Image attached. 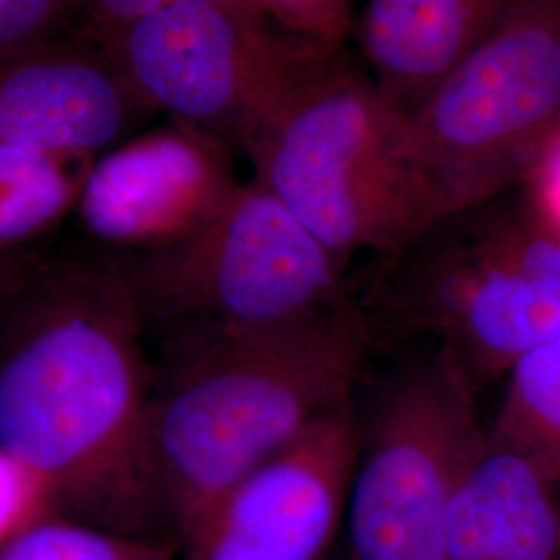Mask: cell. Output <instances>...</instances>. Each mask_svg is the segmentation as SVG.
<instances>
[{
	"label": "cell",
	"instance_id": "cell-1",
	"mask_svg": "<svg viewBox=\"0 0 560 560\" xmlns=\"http://www.w3.org/2000/svg\"><path fill=\"white\" fill-rule=\"evenodd\" d=\"M141 332L117 256L36 261L0 303V453L57 515L162 541L141 469Z\"/></svg>",
	"mask_w": 560,
	"mask_h": 560
},
{
	"label": "cell",
	"instance_id": "cell-2",
	"mask_svg": "<svg viewBox=\"0 0 560 560\" xmlns=\"http://www.w3.org/2000/svg\"><path fill=\"white\" fill-rule=\"evenodd\" d=\"M368 335L342 301L272 328L166 340L141 430L159 529L183 544L231 488L351 402Z\"/></svg>",
	"mask_w": 560,
	"mask_h": 560
},
{
	"label": "cell",
	"instance_id": "cell-3",
	"mask_svg": "<svg viewBox=\"0 0 560 560\" xmlns=\"http://www.w3.org/2000/svg\"><path fill=\"white\" fill-rule=\"evenodd\" d=\"M504 194L381 258L360 310L368 330L434 337L474 386L560 337V231Z\"/></svg>",
	"mask_w": 560,
	"mask_h": 560
},
{
	"label": "cell",
	"instance_id": "cell-4",
	"mask_svg": "<svg viewBox=\"0 0 560 560\" xmlns=\"http://www.w3.org/2000/svg\"><path fill=\"white\" fill-rule=\"evenodd\" d=\"M397 119L347 65L270 120L245 156L254 179L337 258H384L451 214L400 159Z\"/></svg>",
	"mask_w": 560,
	"mask_h": 560
},
{
	"label": "cell",
	"instance_id": "cell-5",
	"mask_svg": "<svg viewBox=\"0 0 560 560\" xmlns=\"http://www.w3.org/2000/svg\"><path fill=\"white\" fill-rule=\"evenodd\" d=\"M108 60L148 110L247 154L261 129L349 62L272 20L264 0H161Z\"/></svg>",
	"mask_w": 560,
	"mask_h": 560
},
{
	"label": "cell",
	"instance_id": "cell-6",
	"mask_svg": "<svg viewBox=\"0 0 560 560\" xmlns=\"http://www.w3.org/2000/svg\"><path fill=\"white\" fill-rule=\"evenodd\" d=\"M117 258L164 340L272 328L345 301L347 261L256 179L185 240Z\"/></svg>",
	"mask_w": 560,
	"mask_h": 560
},
{
	"label": "cell",
	"instance_id": "cell-7",
	"mask_svg": "<svg viewBox=\"0 0 560 560\" xmlns=\"http://www.w3.org/2000/svg\"><path fill=\"white\" fill-rule=\"evenodd\" d=\"M559 129L560 4L509 2L420 113L397 119V150L455 212L525 183Z\"/></svg>",
	"mask_w": 560,
	"mask_h": 560
},
{
	"label": "cell",
	"instance_id": "cell-8",
	"mask_svg": "<svg viewBox=\"0 0 560 560\" xmlns=\"http://www.w3.org/2000/svg\"><path fill=\"white\" fill-rule=\"evenodd\" d=\"M474 384L436 347L386 388L349 490L358 560H442L451 504L480 453Z\"/></svg>",
	"mask_w": 560,
	"mask_h": 560
},
{
	"label": "cell",
	"instance_id": "cell-9",
	"mask_svg": "<svg viewBox=\"0 0 560 560\" xmlns=\"http://www.w3.org/2000/svg\"><path fill=\"white\" fill-rule=\"evenodd\" d=\"M360 453L351 402L231 488L183 540L185 560H320Z\"/></svg>",
	"mask_w": 560,
	"mask_h": 560
},
{
	"label": "cell",
	"instance_id": "cell-10",
	"mask_svg": "<svg viewBox=\"0 0 560 560\" xmlns=\"http://www.w3.org/2000/svg\"><path fill=\"white\" fill-rule=\"evenodd\" d=\"M240 185L224 143L171 120L96 159L78 214L102 243L150 252L196 233Z\"/></svg>",
	"mask_w": 560,
	"mask_h": 560
},
{
	"label": "cell",
	"instance_id": "cell-11",
	"mask_svg": "<svg viewBox=\"0 0 560 560\" xmlns=\"http://www.w3.org/2000/svg\"><path fill=\"white\" fill-rule=\"evenodd\" d=\"M145 113L119 71L83 40L0 67V145L96 156Z\"/></svg>",
	"mask_w": 560,
	"mask_h": 560
},
{
	"label": "cell",
	"instance_id": "cell-12",
	"mask_svg": "<svg viewBox=\"0 0 560 560\" xmlns=\"http://www.w3.org/2000/svg\"><path fill=\"white\" fill-rule=\"evenodd\" d=\"M506 7L499 0H370L351 32L376 94L409 119L490 36Z\"/></svg>",
	"mask_w": 560,
	"mask_h": 560
},
{
	"label": "cell",
	"instance_id": "cell-13",
	"mask_svg": "<svg viewBox=\"0 0 560 560\" xmlns=\"http://www.w3.org/2000/svg\"><path fill=\"white\" fill-rule=\"evenodd\" d=\"M442 560H560L559 492L486 436L451 504Z\"/></svg>",
	"mask_w": 560,
	"mask_h": 560
},
{
	"label": "cell",
	"instance_id": "cell-14",
	"mask_svg": "<svg viewBox=\"0 0 560 560\" xmlns=\"http://www.w3.org/2000/svg\"><path fill=\"white\" fill-rule=\"evenodd\" d=\"M94 154L0 145V252H30L78 210Z\"/></svg>",
	"mask_w": 560,
	"mask_h": 560
},
{
	"label": "cell",
	"instance_id": "cell-15",
	"mask_svg": "<svg viewBox=\"0 0 560 560\" xmlns=\"http://www.w3.org/2000/svg\"><path fill=\"white\" fill-rule=\"evenodd\" d=\"M509 382L488 442L534 465L560 490V337L521 358Z\"/></svg>",
	"mask_w": 560,
	"mask_h": 560
},
{
	"label": "cell",
	"instance_id": "cell-16",
	"mask_svg": "<svg viewBox=\"0 0 560 560\" xmlns=\"http://www.w3.org/2000/svg\"><path fill=\"white\" fill-rule=\"evenodd\" d=\"M171 546L127 538L59 515L25 527L0 548V560H156Z\"/></svg>",
	"mask_w": 560,
	"mask_h": 560
},
{
	"label": "cell",
	"instance_id": "cell-17",
	"mask_svg": "<svg viewBox=\"0 0 560 560\" xmlns=\"http://www.w3.org/2000/svg\"><path fill=\"white\" fill-rule=\"evenodd\" d=\"M85 2L0 0V67L81 40Z\"/></svg>",
	"mask_w": 560,
	"mask_h": 560
},
{
	"label": "cell",
	"instance_id": "cell-18",
	"mask_svg": "<svg viewBox=\"0 0 560 560\" xmlns=\"http://www.w3.org/2000/svg\"><path fill=\"white\" fill-rule=\"evenodd\" d=\"M57 515L38 478L0 453V548L25 527Z\"/></svg>",
	"mask_w": 560,
	"mask_h": 560
},
{
	"label": "cell",
	"instance_id": "cell-19",
	"mask_svg": "<svg viewBox=\"0 0 560 560\" xmlns=\"http://www.w3.org/2000/svg\"><path fill=\"white\" fill-rule=\"evenodd\" d=\"M270 18L310 40L342 46L353 30V11L339 0H264Z\"/></svg>",
	"mask_w": 560,
	"mask_h": 560
},
{
	"label": "cell",
	"instance_id": "cell-20",
	"mask_svg": "<svg viewBox=\"0 0 560 560\" xmlns=\"http://www.w3.org/2000/svg\"><path fill=\"white\" fill-rule=\"evenodd\" d=\"M525 194L541 219L560 231V129L525 180Z\"/></svg>",
	"mask_w": 560,
	"mask_h": 560
},
{
	"label": "cell",
	"instance_id": "cell-21",
	"mask_svg": "<svg viewBox=\"0 0 560 560\" xmlns=\"http://www.w3.org/2000/svg\"><path fill=\"white\" fill-rule=\"evenodd\" d=\"M36 261L32 252H0V303L13 293Z\"/></svg>",
	"mask_w": 560,
	"mask_h": 560
},
{
	"label": "cell",
	"instance_id": "cell-22",
	"mask_svg": "<svg viewBox=\"0 0 560 560\" xmlns=\"http://www.w3.org/2000/svg\"><path fill=\"white\" fill-rule=\"evenodd\" d=\"M171 552H173V550L168 548V550H166V552H162L161 557L156 560H171Z\"/></svg>",
	"mask_w": 560,
	"mask_h": 560
}]
</instances>
